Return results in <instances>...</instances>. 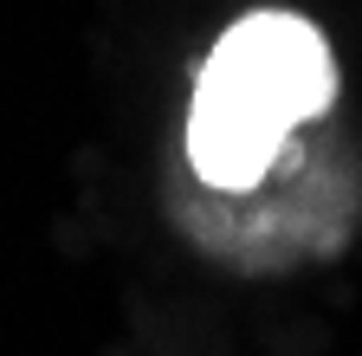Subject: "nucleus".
Returning <instances> with one entry per match:
<instances>
[{"instance_id": "obj_1", "label": "nucleus", "mask_w": 362, "mask_h": 356, "mask_svg": "<svg viewBox=\"0 0 362 356\" xmlns=\"http://www.w3.org/2000/svg\"><path fill=\"white\" fill-rule=\"evenodd\" d=\"M337 98V65L324 33L298 13H246L220 33L201 65L194 110H188V162L207 188L246 195L259 188L291 130L317 123Z\"/></svg>"}]
</instances>
